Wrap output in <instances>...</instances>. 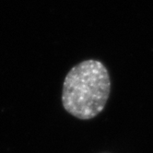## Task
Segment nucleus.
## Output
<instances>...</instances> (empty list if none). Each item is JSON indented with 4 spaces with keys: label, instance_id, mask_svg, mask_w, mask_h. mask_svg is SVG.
<instances>
[{
    "label": "nucleus",
    "instance_id": "nucleus-1",
    "mask_svg": "<svg viewBox=\"0 0 153 153\" xmlns=\"http://www.w3.org/2000/svg\"><path fill=\"white\" fill-rule=\"evenodd\" d=\"M110 91V75L105 65L97 60H85L65 76L62 103L71 115L90 120L104 109Z\"/></svg>",
    "mask_w": 153,
    "mask_h": 153
}]
</instances>
